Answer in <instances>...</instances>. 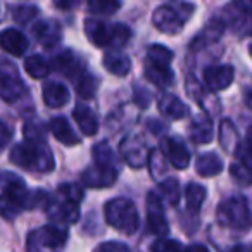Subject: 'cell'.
<instances>
[{"instance_id":"cell-28","label":"cell","mask_w":252,"mask_h":252,"mask_svg":"<svg viewBox=\"0 0 252 252\" xmlns=\"http://www.w3.org/2000/svg\"><path fill=\"white\" fill-rule=\"evenodd\" d=\"M220 144L230 154H237L238 147H240V137L235 128V125L230 119H223L220 126Z\"/></svg>"},{"instance_id":"cell-13","label":"cell","mask_w":252,"mask_h":252,"mask_svg":"<svg viewBox=\"0 0 252 252\" xmlns=\"http://www.w3.org/2000/svg\"><path fill=\"white\" fill-rule=\"evenodd\" d=\"M147 224H149V231L158 237H164L168 235L169 226L166 216L162 213V200L158 195V192L149 193L147 197Z\"/></svg>"},{"instance_id":"cell-35","label":"cell","mask_w":252,"mask_h":252,"mask_svg":"<svg viewBox=\"0 0 252 252\" xmlns=\"http://www.w3.org/2000/svg\"><path fill=\"white\" fill-rule=\"evenodd\" d=\"M149 168H151V176L154 180H161V175L166 169V162H164V152L154 149L149 154Z\"/></svg>"},{"instance_id":"cell-2","label":"cell","mask_w":252,"mask_h":252,"mask_svg":"<svg viewBox=\"0 0 252 252\" xmlns=\"http://www.w3.org/2000/svg\"><path fill=\"white\" fill-rule=\"evenodd\" d=\"M11 162L18 168L28 169L36 173H50L56 166L54 156L45 142L38 140H26L18 144L11 151Z\"/></svg>"},{"instance_id":"cell-22","label":"cell","mask_w":252,"mask_h":252,"mask_svg":"<svg viewBox=\"0 0 252 252\" xmlns=\"http://www.w3.org/2000/svg\"><path fill=\"white\" fill-rule=\"evenodd\" d=\"M159 111L164 116H168L169 119H183L189 116L190 109L183 100H180L176 95L164 94L159 98Z\"/></svg>"},{"instance_id":"cell-8","label":"cell","mask_w":252,"mask_h":252,"mask_svg":"<svg viewBox=\"0 0 252 252\" xmlns=\"http://www.w3.org/2000/svg\"><path fill=\"white\" fill-rule=\"evenodd\" d=\"M66 242L67 230L56 223L36 228L28 235L30 251H57V249H63Z\"/></svg>"},{"instance_id":"cell-20","label":"cell","mask_w":252,"mask_h":252,"mask_svg":"<svg viewBox=\"0 0 252 252\" xmlns=\"http://www.w3.org/2000/svg\"><path fill=\"white\" fill-rule=\"evenodd\" d=\"M213 119L206 114H199L193 118L192 125H190V138L195 144H209L213 140Z\"/></svg>"},{"instance_id":"cell-1","label":"cell","mask_w":252,"mask_h":252,"mask_svg":"<svg viewBox=\"0 0 252 252\" xmlns=\"http://www.w3.org/2000/svg\"><path fill=\"white\" fill-rule=\"evenodd\" d=\"M2 193H0V216L7 221H12L26 209H36L47 206L49 193L43 190L26 189L25 182L11 173L0 176Z\"/></svg>"},{"instance_id":"cell-23","label":"cell","mask_w":252,"mask_h":252,"mask_svg":"<svg viewBox=\"0 0 252 252\" xmlns=\"http://www.w3.org/2000/svg\"><path fill=\"white\" fill-rule=\"evenodd\" d=\"M104 67L109 73L116 74V76H126L131 71V61L126 54L119 52V50H111L104 56L102 59Z\"/></svg>"},{"instance_id":"cell-15","label":"cell","mask_w":252,"mask_h":252,"mask_svg":"<svg viewBox=\"0 0 252 252\" xmlns=\"http://www.w3.org/2000/svg\"><path fill=\"white\" fill-rule=\"evenodd\" d=\"M235 80V71L228 64H218L204 69V83L209 90L220 92L226 90Z\"/></svg>"},{"instance_id":"cell-45","label":"cell","mask_w":252,"mask_h":252,"mask_svg":"<svg viewBox=\"0 0 252 252\" xmlns=\"http://www.w3.org/2000/svg\"><path fill=\"white\" fill-rule=\"evenodd\" d=\"M242 98H244V104L252 109V85H247V87L244 88V92H242Z\"/></svg>"},{"instance_id":"cell-33","label":"cell","mask_w":252,"mask_h":252,"mask_svg":"<svg viewBox=\"0 0 252 252\" xmlns=\"http://www.w3.org/2000/svg\"><path fill=\"white\" fill-rule=\"evenodd\" d=\"M159 193L164 197L169 206H178L180 202V182L176 178L162 180L159 183Z\"/></svg>"},{"instance_id":"cell-40","label":"cell","mask_w":252,"mask_h":252,"mask_svg":"<svg viewBox=\"0 0 252 252\" xmlns=\"http://www.w3.org/2000/svg\"><path fill=\"white\" fill-rule=\"evenodd\" d=\"M175 249H182V244L176 240H166V238H159L152 245V251H175Z\"/></svg>"},{"instance_id":"cell-29","label":"cell","mask_w":252,"mask_h":252,"mask_svg":"<svg viewBox=\"0 0 252 252\" xmlns=\"http://www.w3.org/2000/svg\"><path fill=\"white\" fill-rule=\"evenodd\" d=\"M206 189L199 183H189L185 189V200H187V209L189 213H199V209L202 207L204 200H206Z\"/></svg>"},{"instance_id":"cell-37","label":"cell","mask_w":252,"mask_h":252,"mask_svg":"<svg viewBox=\"0 0 252 252\" xmlns=\"http://www.w3.org/2000/svg\"><path fill=\"white\" fill-rule=\"evenodd\" d=\"M230 175H231V178L237 183H240V185H249V183L252 182V171L242 161L233 162V164L230 166Z\"/></svg>"},{"instance_id":"cell-26","label":"cell","mask_w":252,"mask_h":252,"mask_svg":"<svg viewBox=\"0 0 252 252\" xmlns=\"http://www.w3.org/2000/svg\"><path fill=\"white\" fill-rule=\"evenodd\" d=\"M195 169L200 176L211 178V176H216L223 171V161L214 152H206V154H200L195 161Z\"/></svg>"},{"instance_id":"cell-27","label":"cell","mask_w":252,"mask_h":252,"mask_svg":"<svg viewBox=\"0 0 252 252\" xmlns=\"http://www.w3.org/2000/svg\"><path fill=\"white\" fill-rule=\"evenodd\" d=\"M54 69L59 71V73H63L64 76H69L71 80H74V78L78 76V74L81 73V66H80V61H78V57L74 56L73 52H69V50H66V52L59 54V56L54 59Z\"/></svg>"},{"instance_id":"cell-44","label":"cell","mask_w":252,"mask_h":252,"mask_svg":"<svg viewBox=\"0 0 252 252\" xmlns=\"http://www.w3.org/2000/svg\"><path fill=\"white\" fill-rule=\"evenodd\" d=\"M235 7L242 14H252V0H235Z\"/></svg>"},{"instance_id":"cell-24","label":"cell","mask_w":252,"mask_h":252,"mask_svg":"<svg viewBox=\"0 0 252 252\" xmlns=\"http://www.w3.org/2000/svg\"><path fill=\"white\" fill-rule=\"evenodd\" d=\"M50 131H52L54 137L64 145L73 147V145L80 144V137H78L76 131L71 128V125L67 123L66 118H61V116L59 118H54L52 121H50Z\"/></svg>"},{"instance_id":"cell-25","label":"cell","mask_w":252,"mask_h":252,"mask_svg":"<svg viewBox=\"0 0 252 252\" xmlns=\"http://www.w3.org/2000/svg\"><path fill=\"white\" fill-rule=\"evenodd\" d=\"M73 116H74V121L78 123V126H80V130L83 135L94 137V135L98 131L97 116H95V112L92 111L90 107H87V105H78V107L73 111Z\"/></svg>"},{"instance_id":"cell-39","label":"cell","mask_w":252,"mask_h":252,"mask_svg":"<svg viewBox=\"0 0 252 252\" xmlns=\"http://www.w3.org/2000/svg\"><path fill=\"white\" fill-rule=\"evenodd\" d=\"M36 14H38V9L35 5H18V7L12 9V18L21 25L30 23L33 18H36Z\"/></svg>"},{"instance_id":"cell-5","label":"cell","mask_w":252,"mask_h":252,"mask_svg":"<svg viewBox=\"0 0 252 252\" xmlns=\"http://www.w3.org/2000/svg\"><path fill=\"white\" fill-rule=\"evenodd\" d=\"M85 33L95 47H123L131 38V32L128 26L109 25L98 19H87Z\"/></svg>"},{"instance_id":"cell-32","label":"cell","mask_w":252,"mask_h":252,"mask_svg":"<svg viewBox=\"0 0 252 252\" xmlns=\"http://www.w3.org/2000/svg\"><path fill=\"white\" fill-rule=\"evenodd\" d=\"M73 83H74V87H76V92L83 98L94 97L95 90H97V81H95V78L92 76L90 73H87V71H81L73 80Z\"/></svg>"},{"instance_id":"cell-10","label":"cell","mask_w":252,"mask_h":252,"mask_svg":"<svg viewBox=\"0 0 252 252\" xmlns=\"http://www.w3.org/2000/svg\"><path fill=\"white\" fill-rule=\"evenodd\" d=\"M119 151H121V156L125 159V162L131 168H142L145 166L149 159V154H151V149L147 145V140L142 133L138 131H133V133L126 135L123 138L121 145H119Z\"/></svg>"},{"instance_id":"cell-42","label":"cell","mask_w":252,"mask_h":252,"mask_svg":"<svg viewBox=\"0 0 252 252\" xmlns=\"http://www.w3.org/2000/svg\"><path fill=\"white\" fill-rule=\"evenodd\" d=\"M98 251H118V252H128L130 251V247L125 244H121V242H105V244H100L98 245Z\"/></svg>"},{"instance_id":"cell-18","label":"cell","mask_w":252,"mask_h":252,"mask_svg":"<svg viewBox=\"0 0 252 252\" xmlns=\"http://www.w3.org/2000/svg\"><path fill=\"white\" fill-rule=\"evenodd\" d=\"M33 33H35V38L42 43L43 47L50 49V47L57 45L63 38V33L57 23L54 21H40L33 26Z\"/></svg>"},{"instance_id":"cell-4","label":"cell","mask_w":252,"mask_h":252,"mask_svg":"<svg viewBox=\"0 0 252 252\" xmlns=\"http://www.w3.org/2000/svg\"><path fill=\"white\" fill-rule=\"evenodd\" d=\"M195 12V5L190 2H175V4L161 5L152 14V23L159 32L166 35H176L183 30L192 14Z\"/></svg>"},{"instance_id":"cell-19","label":"cell","mask_w":252,"mask_h":252,"mask_svg":"<svg viewBox=\"0 0 252 252\" xmlns=\"http://www.w3.org/2000/svg\"><path fill=\"white\" fill-rule=\"evenodd\" d=\"M187 92H189L190 97L195 98V102L206 112H216L218 109H220V104H218L216 97L211 94L213 90H209V88H207V90L206 88H202L195 80H193V78L192 80H189V83H187Z\"/></svg>"},{"instance_id":"cell-21","label":"cell","mask_w":252,"mask_h":252,"mask_svg":"<svg viewBox=\"0 0 252 252\" xmlns=\"http://www.w3.org/2000/svg\"><path fill=\"white\" fill-rule=\"evenodd\" d=\"M42 95L45 104L52 109L63 107L69 100V90H67V87H64L63 83H57V81H49V83L43 85Z\"/></svg>"},{"instance_id":"cell-16","label":"cell","mask_w":252,"mask_h":252,"mask_svg":"<svg viewBox=\"0 0 252 252\" xmlns=\"http://www.w3.org/2000/svg\"><path fill=\"white\" fill-rule=\"evenodd\" d=\"M0 49H4L14 57H23L28 50V38L19 30L5 28L0 33Z\"/></svg>"},{"instance_id":"cell-43","label":"cell","mask_w":252,"mask_h":252,"mask_svg":"<svg viewBox=\"0 0 252 252\" xmlns=\"http://www.w3.org/2000/svg\"><path fill=\"white\" fill-rule=\"evenodd\" d=\"M52 2L61 11H71V9H76L80 5V0H52Z\"/></svg>"},{"instance_id":"cell-41","label":"cell","mask_w":252,"mask_h":252,"mask_svg":"<svg viewBox=\"0 0 252 252\" xmlns=\"http://www.w3.org/2000/svg\"><path fill=\"white\" fill-rule=\"evenodd\" d=\"M11 138H12L11 128H9V126L5 125L4 121H0V152L7 147L9 142H11Z\"/></svg>"},{"instance_id":"cell-12","label":"cell","mask_w":252,"mask_h":252,"mask_svg":"<svg viewBox=\"0 0 252 252\" xmlns=\"http://www.w3.org/2000/svg\"><path fill=\"white\" fill-rule=\"evenodd\" d=\"M118 180V169L111 168V166L104 164H90L81 175V182L83 185L92 187V189H105V187H111Z\"/></svg>"},{"instance_id":"cell-7","label":"cell","mask_w":252,"mask_h":252,"mask_svg":"<svg viewBox=\"0 0 252 252\" xmlns=\"http://www.w3.org/2000/svg\"><path fill=\"white\" fill-rule=\"evenodd\" d=\"M218 223L231 230H249L252 226V213L245 197L233 195L224 199L216 211Z\"/></svg>"},{"instance_id":"cell-9","label":"cell","mask_w":252,"mask_h":252,"mask_svg":"<svg viewBox=\"0 0 252 252\" xmlns=\"http://www.w3.org/2000/svg\"><path fill=\"white\" fill-rule=\"evenodd\" d=\"M25 94V83L18 73V67L11 61L0 57V98L16 102Z\"/></svg>"},{"instance_id":"cell-30","label":"cell","mask_w":252,"mask_h":252,"mask_svg":"<svg viewBox=\"0 0 252 252\" xmlns=\"http://www.w3.org/2000/svg\"><path fill=\"white\" fill-rule=\"evenodd\" d=\"M25 69L32 78L40 80V78H45L47 74H49L50 64L47 63L45 57L35 54V56H30V57H26V59H25Z\"/></svg>"},{"instance_id":"cell-31","label":"cell","mask_w":252,"mask_h":252,"mask_svg":"<svg viewBox=\"0 0 252 252\" xmlns=\"http://www.w3.org/2000/svg\"><path fill=\"white\" fill-rule=\"evenodd\" d=\"M94 162L97 164H104V166H111V168H119V161L118 156L114 154L112 147L107 142H100L94 147Z\"/></svg>"},{"instance_id":"cell-14","label":"cell","mask_w":252,"mask_h":252,"mask_svg":"<svg viewBox=\"0 0 252 252\" xmlns=\"http://www.w3.org/2000/svg\"><path fill=\"white\" fill-rule=\"evenodd\" d=\"M161 151L168 158V161L176 169H185L190 164V152L182 138L178 137H166L161 142Z\"/></svg>"},{"instance_id":"cell-46","label":"cell","mask_w":252,"mask_h":252,"mask_svg":"<svg viewBox=\"0 0 252 252\" xmlns=\"http://www.w3.org/2000/svg\"><path fill=\"white\" fill-rule=\"evenodd\" d=\"M187 249H199V251H207L206 245H199V244H197V245H189Z\"/></svg>"},{"instance_id":"cell-36","label":"cell","mask_w":252,"mask_h":252,"mask_svg":"<svg viewBox=\"0 0 252 252\" xmlns=\"http://www.w3.org/2000/svg\"><path fill=\"white\" fill-rule=\"evenodd\" d=\"M45 126L42 125V121H36V119H32V121L25 123V133L26 140H38V142H45Z\"/></svg>"},{"instance_id":"cell-34","label":"cell","mask_w":252,"mask_h":252,"mask_svg":"<svg viewBox=\"0 0 252 252\" xmlns=\"http://www.w3.org/2000/svg\"><path fill=\"white\" fill-rule=\"evenodd\" d=\"M88 11L98 16H111L121 9L119 0H87Z\"/></svg>"},{"instance_id":"cell-17","label":"cell","mask_w":252,"mask_h":252,"mask_svg":"<svg viewBox=\"0 0 252 252\" xmlns=\"http://www.w3.org/2000/svg\"><path fill=\"white\" fill-rule=\"evenodd\" d=\"M223 32H224V23L221 19H213V21L207 23V26L192 40L190 43V49L192 50H202L206 47L213 45L216 43L218 40L223 36Z\"/></svg>"},{"instance_id":"cell-47","label":"cell","mask_w":252,"mask_h":252,"mask_svg":"<svg viewBox=\"0 0 252 252\" xmlns=\"http://www.w3.org/2000/svg\"><path fill=\"white\" fill-rule=\"evenodd\" d=\"M249 54H251V56H252V43H251V45H249Z\"/></svg>"},{"instance_id":"cell-3","label":"cell","mask_w":252,"mask_h":252,"mask_svg":"<svg viewBox=\"0 0 252 252\" xmlns=\"http://www.w3.org/2000/svg\"><path fill=\"white\" fill-rule=\"evenodd\" d=\"M173 52L164 45H152L147 50L144 71L145 78L158 87H169L175 81V73L171 69Z\"/></svg>"},{"instance_id":"cell-6","label":"cell","mask_w":252,"mask_h":252,"mask_svg":"<svg viewBox=\"0 0 252 252\" xmlns=\"http://www.w3.org/2000/svg\"><path fill=\"white\" fill-rule=\"evenodd\" d=\"M104 214L107 223L121 233L133 235L138 230V211L135 204L126 197H116L109 200L104 207Z\"/></svg>"},{"instance_id":"cell-38","label":"cell","mask_w":252,"mask_h":252,"mask_svg":"<svg viewBox=\"0 0 252 252\" xmlns=\"http://www.w3.org/2000/svg\"><path fill=\"white\" fill-rule=\"evenodd\" d=\"M237 154H238V158H240V161L252 171V125L249 126L247 135H245V142L240 144Z\"/></svg>"},{"instance_id":"cell-11","label":"cell","mask_w":252,"mask_h":252,"mask_svg":"<svg viewBox=\"0 0 252 252\" xmlns=\"http://www.w3.org/2000/svg\"><path fill=\"white\" fill-rule=\"evenodd\" d=\"M78 200L71 199L67 195L57 192L56 199L47 202V216L50 221H54L56 224H69L76 223L80 218V211H78Z\"/></svg>"}]
</instances>
